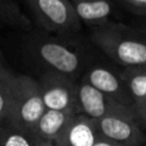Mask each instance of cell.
<instances>
[{
	"label": "cell",
	"instance_id": "9a60e30c",
	"mask_svg": "<svg viewBox=\"0 0 146 146\" xmlns=\"http://www.w3.org/2000/svg\"><path fill=\"white\" fill-rule=\"evenodd\" d=\"M0 146H34L33 137L10 123L1 124Z\"/></svg>",
	"mask_w": 146,
	"mask_h": 146
},
{
	"label": "cell",
	"instance_id": "3957f363",
	"mask_svg": "<svg viewBox=\"0 0 146 146\" xmlns=\"http://www.w3.org/2000/svg\"><path fill=\"white\" fill-rule=\"evenodd\" d=\"M46 107L38 80L24 74H15L11 82L8 123L30 133L44 113Z\"/></svg>",
	"mask_w": 146,
	"mask_h": 146
},
{
	"label": "cell",
	"instance_id": "7a4b0ae2",
	"mask_svg": "<svg viewBox=\"0 0 146 146\" xmlns=\"http://www.w3.org/2000/svg\"><path fill=\"white\" fill-rule=\"evenodd\" d=\"M30 55L46 70L64 74L72 80L84 67V55L73 43L63 38L34 34L27 42Z\"/></svg>",
	"mask_w": 146,
	"mask_h": 146
},
{
	"label": "cell",
	"instance_id": "6da1fadb",
	"mask_svg": "<svg viewBox=\"0 0 146 146\" xmlns=\"http://www.w3.org/2000/svg\"><path fill=\"white\" fill-rule=\"evenodd\" d=\"M91 40L116 64L124 67L146 65V35L125 24L108 21L94 26Z\"/></svg>",
	"mask_w": 146,
	"mask_h": 146
},
{
	"label": "cell",
	"instance_id": "ba28073f",
	"mask_svg": "<svg viewBox=\"0 0 146 146\" xmlns=\"http://www.w3.org/2000/svg\"><path fill=\"white\" fill-rule=\"evenodd\" d=\"M83 79L119 104L132 107V98L120 73L104 65H94L87 70Z\"/></svg>",
	"mask_w": 146,
	"mask_h": 146
},
{
	"label": "cell",
	"instance_id": "4fadbf2b",
	"mask_svg": "<svg viewBox=\"0 0 146 146\" xmlns=\"http://www.w3.org/2000/svg\"><path fill=\"white\" fill-rule=\"evenodd\" d=\"M6 24L23 31L32 29V22L24 15L14 0H0V25Z\"/></svg>",
	"mask_w": 146,
	"mask_h": 146
},
{
	"label": "cell",
	"instance_id": "30bf717a",
	"mask_svg": "<svg viewBox=\"0 0 146 146\" xmlns=\"http://www.w3.org/2000/svg\"><path fill=\"white\" fill-rule=\"evenodd\" d=\"M74 115L71 112L46 110L32 132L33 139L56 141Z\"/></svg>",
	"mask_w": 146,
	"mask_h": 146
},
{
	"label": "cell",
	"instance_id": "7402d4cb",
	"mask_svg": "<svg viewBox=\"0 0 146 146\" xmlns=\"http://www.w3.org/2000/svg\"><path fill=\"white\" fill-rule=\"evenodd\" d=\"M0 129H1V124H0Z\"/></svg>",
	"mask_w": 146,
	"mask_h": 146
},
{
	"label": "cell",
	"instance_id": "5b68a950",
	"mask_svg": "<svg viewBox=\"0 0 146 146\" xmlns=\"http://www.w3.org/2000/svg\"><path fill=\"white\" fill-rule=\"evenodd\" d=\"M38 83L46 110L79 114L76 105V83L74 80L64 74L44 70Z\"/></svg>",
	"mask_w": 146,
	"mask_h": 146
},
{
	"label": "cell",
	"instance_id": "8992f818",
	"mask_svg": "<svg viewBox=\"0 0 146 146\" xmlns=\"http://www.w3.org/2000/svg\"><path fill=\"white\" fill-rule=\"evenodd\" d=\"M76 105L79 114H83L92 120L110 115H135L132 107L121 105L113 100L83 78L76 84Z\"/></svg>",
	"mask_w": 146,
	"mask_h": 146
},
{
	"label": "cell",
	"instance_id": "7c38bea8",
	"mask_svg": "<svg viewBox=\"0 0 146 146\" xmlns=\"http://www.w3.org/2000/svg\"><path fill=\"white\" fill-rule=\"evenodd\" d=\"M120 76L125 83L133 105H139L146 100V65L124 67Z\"/></svg>",
	"mask_w": 146,
	"mask_h": 146
},
{
	"label": "cell",
	"instance_id": "9c48e42d",
	"mask_svg": "<svg viewBox=\"0 0 146 146\" xmlns=\"http://www.w3.org/2000/svg\"><path fill=\"white\" fill-rule=\"evenodd\" d=\"M99 137L95 120L75 114L56 143L58 146H94Z\"/></svg>",
	"mask_w": 146,
	"mask_h": 146
},
{
	"label": "cell",
	"instance_id": "e0dca14e",
	"mask_svg": "<svg viewBox=\"0 0 146 146\" xmlns=\"http://www.w3.org/2000/svg\"><path fill=\"white\" fill-rule=\"evenodd\" d=\"M137 13H146V0H120Z\"/></svg>",
	"mask_w": 146,
	"mask_h": 146
},
{
	"label": "cell",
	"instance_id": "52a82bcc",
	"mask_svg": "<svg viewBox=\"0 0 146 146\" xmlns=\"http://www.w3.org/2000/svg\"><path fill=\"white\" fill-rule=\"evenodd\" d=\"M95 121L102 137L121 146H139L145 140L135 115H110Z\"/></svg>",
	"mask_w": 146,
	"mask_h": 146
},
{
	"label": "cell",
	"instance_id": "44dd1931",
	"mask_svg": "<svg viewBox=\"0 0 146 146\" xmlns=\"http://www.w3.org/2000/svg\"><path fill=\"white\" fill-rule=\"evenodd\" d=\"M144 34L146 35V26H145V29H144Z\"/></svg>",
	"mask_w": 146,
	"mask_h": 146
},
{
	"label": "cell",
	"instance_id": "2e32d148",
	"mask_svg": "<svg viewBox=\"0 0 146 146\" xmlns=\"http://www.w3.org/2000/svg\"><path fill=\"white\" fill-rule=\"evenodd\" d=\"M135 120L139 124L140 128H146V100L139 105L132 106Z\"/></svg>",
	"mask_w": 146,
	"mask_h": 146
},
{
	"label": "cell",
	"instance_id": "277c9868",
	"mask_svg": "<svg viewBox=\"0 0 146 146\" xmlns=\"http://www.w3.org/2000/svg\"><path fill=\"white\" fill-rule=\"evenodd\" d=\"M36 23L46 31L68 38L81 30L71 0H25Z\"/></svg>",
	"mask_w": 146,
	"mask_h": 146
},
{
	"label": "cell",
	"instance_id": "8fae6325",
	"mask_svg": "<svg viewBox=\"0 0 146 146\" xmlns=\"http://www.w3.org/2000/svg\"><path fill=\"white\" fill-rule=\"evenodd\" d=\"M71 2L80 21L90 26L107 23L113 11L111 0H71Z\"/></svg>",
	"mask_w": 146,
	"mask_h": 146
},
{
	"label": "cell",
	"instance_id": "5bb4252c",
	"mask_svg": "<svg viewBox=\"0 0 146 146\" xmlns=\"http://www.w3.org/2000/svg\"><path fill=\"white\" fill-rule=\"evenodd\" d=\"M14 73L6 67L3 62H0V124L8 122L10 90Z\"/></svg>",
	"mask_w": 146,
	"mask_h": 146
},
{
	"label": "cell",
	"instance_id": "ac0fdd59",
	"mask_svg": "<svg viewBox=\"0 0 146 146\" xmlns=\"http://www.w3.org/2000/svg\"><path fill=\"white\" fill-rule=\"evenodd\" d=\"M94 146H121V145H119V144H116L114 141H111V140H108V139H106V138L100 136L98 138V140L95 143Z\"/></svg>",
	"mask_w": 146,
	"mask_h": 146
},
{
	"label": "cell",
	"instance_id": "d6986e66",
	"mask_svg": "<svg viewBox=\"0 0 146 146\" xmlns=\"http://www.w3.org/2000/svg\"><path fill=\"white\" fill-rule=\"evenodd\" d=\"M34 146H58L56 141L54 140H41V139H34Z\"/></svg>",
	"mask_w": 146,
	"mask_h": 146
},
{
	"label": "cell",
	"instance_id": "ffe728a7",
	"mask_svg": "<svg viewBox=\"0 0 146 146\" xmlns=\"http://www.w3.org/2000/svg\"><path fill=\"white\" fill-rule=\"evenodd\" d=\"M0 62H2V55H1V51H0Z\"/></svg>",
	"mask_w": 146,
	"mask_h": 146
}]
</instances>
